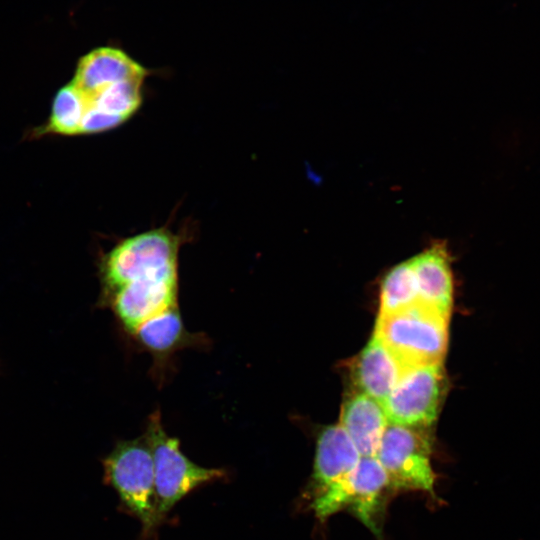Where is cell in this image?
Masks as SVG:
<instances>
[{"label":"cell","mask_w":540,"mask_h":540,"mask_svg":"<svg viewBox=\"0 0 540 540\" xmlns=\"http://www.w3.org/2000/svg\"><path fill=\"white\" fill-rule=\"evenodd\" d=\"M415 275L419 301L449 316L453 282L445 243L438 241L409 259Z\"/></svg>","instance_id":"obj_12"},{"label":"cell","mask_w":540,"mask_h":540,"mask_svg":"<svg viewBox=\"0 0 540 540\" xmlns=\"http://www.w3.org/2000/svg\"><path fill=\"white\" fill-rule=\"evenodd\" d=\"M339 424L362 457H376L388 425L382 404L358 392L343 405Z\"/></svg>","instance_id":"obj_13"},{"label":"cell","mask_w":540,"mask_h":540,"mask_svg":"<svg viewBox=\"0 0 540 540\" xmlns=\"http://www.w3.org/2000/svg\"><path fill=\"white\" fill-rule=\"evenodd\" d=\"M393 494L377 457H361L348 476L312 499L311 508L320 521L347 510L380 537L387 503Z\"/></svg>","instance_id":"obj_4"},{"label":"cell","mask_w":540,"mask_h":540,"mask_svg":"<svg viewBox=\"0 0 540 540\" xmlns=\"http://www.w3.org/2000/svg\"><path fill=\"white\" fill-rule=\"evenodd\" d=\"M361 455L340 424L324 428L316 441L311 481V499L348 476L358 465Z\"/></svg>","instance_id":"obj_10"},{"label":"cell","mask_w":540,"mask_h":540,"mask_svg":"<svg viewBox=\"0 0 540 540\" xmlns=\"http://www.w3.org/2000/svg\"><path fill=\"white\" fill-rule=\"evenodd\" d=\"M182 243L170 229L155 228L121 240L100 259L98 306L109 308L127 334L178 305Z\"/></svg>","instance_id":"obj_1"},{"label":"cell","mask_w":540,"mask_h":540,"mask_svg":"<svg viewBox=\"0 0 540 540\" xmlns=\"http://www.w3.org/2000/svg\"><path fill=\"white\" fill-rule=\"evenodd\" d=\"M448 317L417 302L379 315L374 335L407 367L441 364L447 349Z\"/></svg>","instance_id":"obj_3"},{"label":"cell","mask_w":540,"mask_h":540,"mask_svg":"<svg viewBox=\"0 0 540 540\" xmlns=\"http://www.w3.org/2000/svg\"><path fill=\"white\" fill-rule=\"evenodd\" d=\"M408 367L373 334L354 367V380L360 393L383 405Z\"/></svg>","instance_id":"obj_11"},{"label":"cell","mask_w":540,"mask_h":540,"mask_svg":"<svg viewBox=\"0 0 540 540\" xmlns=\"http://www.w3.org/2000/svg\"><path fill=\"white\" fill-rule=\"evenodd\" d=\"M443 388L441 364L408 367L382 405L388 423L429 428L437 417Z\"/></svg>","instance_id":"obj_7"},{"label":"cell","mask_w":540,"mask_h":540,"mask_svg":"<svg viewBox=\"0 0 540 540\" xmlns=\"http://www.w3.org/2000/svg\"><path fill=\"white\" fill-rule=\"evenodd\" d=\"M87 108V99L80 90L72 83L64 86L55 96L46 130L62 135L80 134Z\"/></svg>","instance_id":"obj_15"},{"label":"cell","mask_w":540,"mask_h":540,"mask_svg":"<svg viewBox=\"0 0 540 540\" xmlns=\"http://www.w3.org/2000/svg\"><path fill=\"white\" fill-rule=\"evenodd\" d=\"M144 435L153 456L156 511L160 524L174 505L192 490L227 476L224 469L205 468L187 458L180 449L179 440L165 432L159 411L149 416Z\"/></svg>","instance_id":"obj_5"},{"label":"cell","mask_w":540,"mask_h":540,"mask_svg":"<svg viewBox=\"0 0 540 540\" xmlns=\"http://www.w3.org/2000/svg\"><path fill=\"white\" fill-rule=\"evenodd\" d=\"M148 71L125 51L99 47L84 55L71 82L86 99L115 83L146 78Z\"/></svg>","instance_id":"obj_9"},{"label":"cell","mask_w":540,"mask_h":540,"mask_svg":"<svg viewBox=\"0 0 540 540\" xmlns=\"http://www.w3.org/2000/svg\"><path fill=\"white\" fill-rule=\"evenodd\" d=\"M129 335L138 348L151 355L154 375L160 380L178 351L208 343L204 334L191 333L186 329L178 305L145 320Z\"/></svg>","instance_id":"obj_8"},{"label":"cell","mask_w":540,"mask_h":540,"mask_svg":"<svg viewBox=\"0 0 540 540\" xmlns=\"http://www.w3.org/2000/svg\"><path fill=\"white\" fill-rule=\"evenodd\" d=\"M377 459L395 493L422 492L436 497L437 475L431 463V442L425 429L387 425Z\"/></svg>","instance_id":"obj_6"},{"label":"cell","mask_w":540,"mask_h":540,"mask_svg":"<svg viewBox=\"0 0 540 540\" xmlns=\"http://www.w3.org/2000/svg\"><path fill=\"white\" fill-rule=\"evenodd\" d=\"M102 462L104 482L117 492L122 507L141 522L142 539L148 540L160 523L153 456L145 435L119 441Z\"/></svg>","instance_id":"obj_2"},{"label":"cell","mask_w":540,"mask_h":540,"mask_svg":"<svg viewBox=\"0 0 540 540\" xmlns=\"http://www.w3.org/2000/svg\"><path fill=\"white\" fill-rule=\"evenodd\" d=\"M417 302L415 275L410 260H406L393 267L383 280L379 315L398 312Z\"/></svg>","instance_id":"obj_14"}]
</instances>
